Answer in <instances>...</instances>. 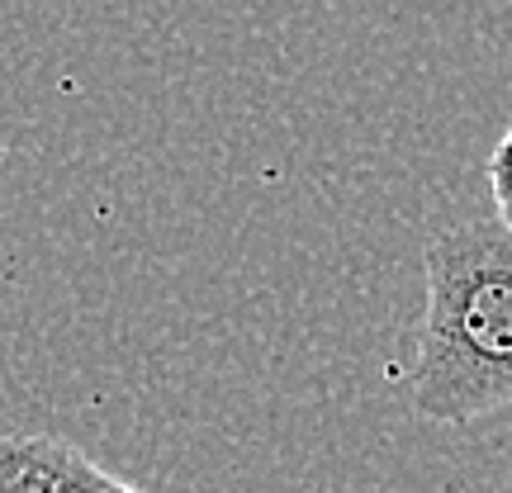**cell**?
<instances>
[{"mask_svg":"<svg viewBox=\"0 0 512 493\" xmlns=\"http://www.w3.org/2000/svg\"><path fill=\"white\" fill-rule=\"evenodd\" d=\"M489 190H494V204H498V223L512 233V133L489 157Z\"/></svg>","mask_w":512,"mask_h":493,"instance_id":"cell-3","label":"cell"},{"mask_svg":"<svg viewBox=\"0 0 512 493\" xmlns=\"http://www.w3.org/2000/svg\"><path fill=\"white\" fill-rule=\"evenodd\" d=\"M0 493H143L57 437H0Z\"/></svg>","mask_w":512,"mask_h":493,"instance_id":"cell-2","label":"cell"},{"mask_svg":"<svg viewBox=\"0 0 512 493\" xmlns=\"http://www.w3.org/2000/svg\"><path fill=\"white\" fill-rule=\"evenodd\" d=\"M427 309L408 370V403L427 422H475L512 408V233L460 219L422 247Z\"/></svg>","mask_w":512,"mask_h":493,"instance_id":"cell-1","label":"cell"}]
</instances>
